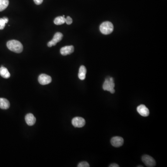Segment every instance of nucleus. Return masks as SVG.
<instances>
[{"label": "nucleus", "instance_id": "f257e3e1", "mask_svg": "<svg viewBox=\"0 0 167 167\" xmlns=\"http://www.w3.org/2000/svg\"><path fill=\"white\" fill-rule=\"evenodd\" d=\"M7 46L10 51L16 53H22L23 49L22 43L16 40H9L7 42Z\"/></svg>", "mask_w": 167, "mask_h": 167}, {"label": "nucleus", "instance_id": "f03ea898", "mask_svg": "<svg viewBox=\"0 0 167 167\" xmlns=\"http://www.w3.org/2000/svg\"><path fill=\"white\" fill-rule=\"evenodd\" d=\"M99 29L102 33L107 35L111 33L113 31V25L110 22H104L101 24Z\"/></svg>", "mask_w": 167, "mask_h": 167}, {"label": "nucleus", "instance_id": "7ed1b4c3", "mask_svg": "<svg viewBox=\"0 0 167 167\" xmlns=\"http://www.w3.org/2000/svg\"><path fill=\"white\" fill-rule=\"evenodd\" d=\"M115 84L114 83V79L113 78L109 77L106 78L103 85V88L105 91H107L110 92L111 93H114Z\"/></svg>", "mask_w": 167, "mask_h": 167}, {"label": "nucleus", "instance_id": "20e7f679", "mask_svg": "<svg viewBox=\"0 0 167 167\" xmlns=\"http://www.w3.org/2000/svg\"><path fill=\"white\" fill-rule=\"evenodd\" d=\"M142 159L143 162L147 167H153L156 165L154 159L150 155H143L142 156Z\"/></svg>", "mask_w": 167, "mask_h": 167}, {"label": "nucleus", "instance_id": "39448f33", "mask_svg": "<svg viewBox=\"0 0 167 167\" xmlns=\"http://www.w3.org/2000/svg\"><path fill=\"white\" fill-rule=\"evenodd\" d=\"M62 33L60 32H57L54 35V38L52 40L48 42L47 46L48 47H52L53 46H55L58 42H60L62 39Z\"/></svg>", "mask_w": 167, "mask_h": 167}, {"label": "nucleus", "instance_id": "423d86ee", "mask_svg": "<svg viewBox=\"0 0 167 167\" xmlns=\"http://www.w3.org/2000/svg\"><path fill=\"white\" fill-rule=\"evenodd\" d=\"M72 124L76 128H81L84 126L85 124V120L81 117H75L71 121Z\"/></svg>", "mask_w": 167, "mask_h": 167}, {"label": "nucleus", "instance_id": "0eeeda50", "mask_svg": "<svg viewBox=\"0 0 167 167\" xmlns=\"http://www.w3.org/2000/svg\"><path fill=\"white\" fill-rule=\"evenodd\" d=\"M38 81L40 84L46 85L49 84L52 81V78L50 76L47 74H41L38 78Z\"/></svg>", "mask_w": 167, "mask_h": 167}, {"label": "nucleus", "instance_id": "6e6552de", "mask_svg": "<svg viewBox=\"0 0 167 167\" xmlns=\"http://www.w3.org/2000/svg\"><path fill=\"white\" fill-rule=\"evenodd\" d=\"M110 142L113 146L115 147H119L123 145L124 140L121 137H114L111 138Z\"/></svg>", "mask_w": 167, "mask_h": 167}, {"label": "nucleus", "instance_id": "1a4fd4ad", "mask_svg": "<svg viewBox=\"0 0 167 167\" xmlns=\"http://www.w3.org/2000/svg\"><path fill=\"white\" fill-rule=\"evenodd\" d=\"M137 111L139 114L145 117L148 116L150 114V111L148 108L144 105L139 106L137 107Z\"/></svg>", "mask_w": 167, "mask_h": 167}, {"label": "nucleus", "instance_id": "9d476101", "mask_svg": "<svg viewBox=\"0 0 167 167\" xmlns=\"http://www.w3.org/2000/svg\"><path fill=\"white\" fill-rule=\"evenodd\" d=\"M74 50L73 46H65L61 48L60 52L62 55L66 56L72 54L74 52Z\"/></svg>", "mask_w": 167, "mask_h": 167}, {"label": "nucleus", "instance_id": "9b49d317", "mask_svg": "<svg viewBox=\"0 0 167 167\" xmlns=\"http://www.w3.org/2000/svg\"><path fill=\"white\" fill-rule=\"evenodd\" d=\"M25 121L27 125L32 126L35 124L36 118L33 114L29 113L25 116Z\"/></svg>", "mask_w": 167, "mask_h": 167}, {"label": "nucleus", "instance_id": "f8f14e48", "mask_svg": "<svg viewBox=\"0 0 167 167\" xmlns=\"http://www.w3.org/2000/svg\"><path fill=\"white\" fill-rule=\"evenodd\" d=\"M10 106V103L9 100L4 98H0V108L7 110Z\"/></svg>", "mask_w": 167, "mask_h": 167}, {"label": "nucleus", "instance_id": "ddd939ff", "mask_svg": "<svg viewBox=\"0 0 167 167\" xmlns=\"http://www.w3.org/2000/svg\"><path fill=\"white\" fill-rule=\"evenodd\" d=\"M86 69L84 66H81L79 68L78 76L79 79L81 80H84L86 77Z\"/></svg>", "mask_w": 167, "mask_h": 167}, {"label": "nucleus", "instance_id": "4468645a", "mask_svg": "<svg viewBox=\"0 0 167 167\" xmlns=\"http://www.w3.org/2000/svg\"><path fill=\"white\" fill-rule=\"evenodd\" d=\"M0 75L3 78H9L10 77V74L8 70L3 66L0 68Z\"/></svg>", "mask_w": 167, "mask_h": 167}, {"label": "nucleus", "instance_id": "2eb2a0df", "mask_svg": "<svg viewBox=\"0 0 167 167\" xmlns=\"http://www.w3.org/2000/svg\"><path fill=\"white\" fill-rule=\"evenodd\" d=\"M65 23H66V18L63 16L57 17L54 20V23L55 24L57 25H61Z\"/></svg>", "mask_w": 167, "mask_h": 167}, {"label": "nucleus", "instance_id": "dca6fc26", "mask_svg": "<svg viewBox=\"0 0 167 167\" xmlns=\"http://www.w3.org/2000/svg\"><path fill=\"white\" fill-rule=\"evenodd\" d=\"M9 4V0H0V12L5 10Z\"/></svg>", "mask_w": 167, "mask_h": 167}, {"label": "nucleus", "instance_id": "f3484780", "mask_svg": "<svg viewBox=\"0 0 167 167\" xmlns=\"http://www.w3.org/2000/svg\"><path fill=\"white\" fill-rule=\"evenodd\" d=\"M9 22V19L6 17H4L3 18L0 19V30H2L4 29L5 25Z\"/></svg>", "mask_w": 167, "mask_h": 167}, {"label": "nucleus", "instance_id": "a211bd4d", "mask_svg": "<svg viewBox=\"0 0 167 167\" xmlns=\"http://www.w3.org/2000/svg\"><path fill=\"white\" fill-rule=\"evenodd\" d=\"M78 167H90L89 163L86 162H82L78 165Z\"/></svg>", "mask_w": 167, "mask_h": 167}, {"label": "nucleus", "instance_id": "6ab92c4d", "mask_svg": "<svg viewBox=\"0 0 167 167\" xmlns=\"http://www.w3.org/2000/svg\"><path fill=\"white\" fill-rule=\"evenodd\" d=\"M72 19L70 16H68L67 18H66V23L68 25H70L72 23Z\"/></svg>", "mask_w": 167, "mask_h": 167}, {"label": "nucleus", "instance_id": "aec40b11", "mask_svg": "<svg viewBox=\"0 0 167 167\" xmlns=\"http://www.w3.org/2000/svg\"><path fill=\"white\" fill-rule=\"evenodd\" d=\"M33 1L36 5H40L43 2V0H33Z\"/></svg>", "mask_w": 167, "mask_h": 167}, {"label": "nucleus", "instance_id": "412c9836", "mask_svg": "<svg viewBox=\"0 0 167 167\" xmlns=\"http://www.w3.org/2000/svg\"><path fill=\"white\" fill-rule=\"evenodd\" d=\"M109 167H119V166L117 165V164H116V163H113V164H110V165H109Z\"/></svg>", "mask_w": 167, "mask_h": 167}, {"label": "nucleus", "instance_id": "4be33fe9", "mask_svg": "<svg viewBox=\"0 0 167 167\" xmlns=\"http://www.w3.org/2000/svg\"><path fill=\"white\" fill-rule=\"evenodd\" d=\"M137 167H143V166H138Z\"/></svg>", "mask_w": 167, "mask_h": 167}]
</instances>
